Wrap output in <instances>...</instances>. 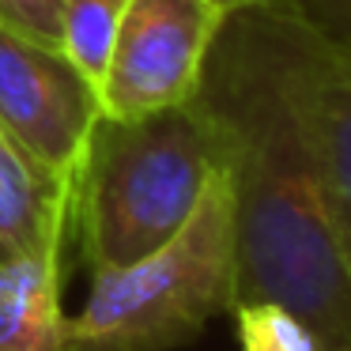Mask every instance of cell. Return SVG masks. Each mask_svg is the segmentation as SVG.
Returning <instances> with one entry per match:
<instances>
[{
	"instance_id": "1",
	"label": "cell",
	"mask_w": 351,
	"mask_h": 351,
	"mask_svg": "<svg viewBox=\"0 0 351 351\" xmlns=\"http://www.w3.org/2000/svg\"><path fill=\"white\" fill-rule=\"evenodd\" d=\"M189 102L230 185L234 306L280 302L321 351H351V276L261 4L223 16Z\"/></svg>"
},
{
	"instance_id": "2",
	"label": "cell",
	"mask_w": 351,
	"mask_h": 351,
	"mask_svg": "<svg viewBox=\"0 0 351 351\" xmlns=\"http://www.w3.org/2000/svg\"><path fill=\"white\" fill-rule=\"evenodd\" d=\"M215 152L193 102L140 117L99 114L69 182V234L91 272L162 250L189 223Z\"/></svg>"
},
{
	"instance_id": "3",
	"label": "cell",
	"mask_w": 351,
	"mask_h": 351,
	"mask_svg": "<svg viewBox=\"0 0 351 351\" xmlns=\"http://www.w3.org/2000/svg\"><path fill=\"white\" fill-rule=\"evenodd\" d=\"M234 310V215L227 170L215 162L189 223L162 250L117 272H95L57 351H174Z\"/></svg>"
},
{
	"instance_id": "4",
	"label": "cell",
	"mask_w": 351,
	"mask_h": 351,
	"mask_svg": "<svg viewBox=\"0 0 351 351\" xmlns=\"http://www.w3.org/2000/svg\"><path fill=\"white\" fill-rule=\"evenodd\" d=\"M261 8L283 91L317 167L328 227L351 276V49L321 38L291 0H265Z\"/></svg>"
},
{
	"instance_id": "5",
	"label": "cell",
	"mask_w": 351,
	"mask_h": 351,
	"mask_svg": "<svg viewBox=\"0 0 351 351\" xmlns=\"http://www.w3.org/2000/svg\"><path fill=\"white\" fill-rule=\"evenodd\" d=\"M223 16L212 0H125L99 114L140 117L189 102Z\"/></svg>"
},
{
	"instance_id": "6",
	"label": "cell",
	"mask_w": 351,
	"mask_h": 351,
	"mask_svg": "<svg viewBox=\"0 0 351 351\" xmlns=\"http://www.w3.org/2000/svg\"><path fill=\"white\" fill-rule=\"evenodd\" d=\"M99 117L95 84L64 49L0 23V125L57 178H72Z\"/></svg>"
},
{
	"instance_id": "7",
	"label": "cell",
	"mask_w": 351,
	"mask_h": 351,
	"mask_svg": "<svg viewBox=\"0 0 351 351\" xmlns=\"http://www.w3.org/2000/svg\"><path fill=\"white\" fill-rule=\"evenodd\" d=\"M69 182L57 178L0 125V261L38 250H64Z\"/></svg>"
},
{
	"instance_id": "8",
	"label": "cell",
	"mask_w": 351,
	"mask_h": 351,
	"mask_svg": "<svg viewBox=\"0 0 351 351\" xmlns=\"http://www.w3.org/2000/svg\"><path fill=\"white\" fill-rule=\"evenodd\" d=\"M61 253L38 250L0 261V351H57L64 328Z\"/></svg>"
},
{
	"instance_id": "9",
	"label": "cell",
	"mask_w": 351,
	"mask_h": 351,
	"mask_svg": "<svg viewBox=\"0 0 351 351\" xmlns=\"http://www.w3.org/2000/svg\"><path fill=\"white\" fill-rule=\"evenodd\" d=\"M121 8H125V0H64L61 49L95 84V91H99V80L106 72L110 49H114Z\"/></svg>"
},
{
	"instance_id": "10",
	"label": "cell",
	"mask_w": 351,
	"mask_h": 351,
	"mask_svg": "<svg viewBox=\"0 0 351 351\" xmlns=\"http://www.w3.org/2000/svg\"><path fill=\"white\" fill-rule=\"evenodd\" d=\"M230 313L242 351H321L306 321L280 302H242Z\"/></svg>"
},
{
	"instance_id": "11",
	"label": "cell",
	"mask_w": 351,
	"mask_h": 351,
	"mask_svg": "<svg viewBox=\"0 0 351 351\" xmlns=\"http://www.w3.org/2000/svg\"><path fill=\"white\" fill-rule=\"evenodd\" d=\"M61 19L64 0H0V23L42 46L61 49Z\"/></svg>"
},
{
	"instance_id": "12",
	"label": "cell",
	"mask_w": 351,
	"mask_h": 351,
	"mask_svg": "<svg viewBox=\"0 0 351 351\" xmlns=\"http://www.w3.org/2000/svg\"><path fill=\"white\" fill-rule=\"evenodd\" d=\"M291 8L328 42L351 49V0H291Z\"/></svg>"
},
{
	"instance_id": "13",
	"label": "cell",
	"mask_w": 351,
	"mask_h": 351,
	"mask_svg": "<svg viewBox=\"0 0 351 351\" xmlns=\"http://www.w3.org/2000/svg\"><path fill=\"white\" fill-rule=\"evenodd\" d=\"M219 12H238V8H253V4H265V0H212Z\"/></svg>"
}]
</instances>
